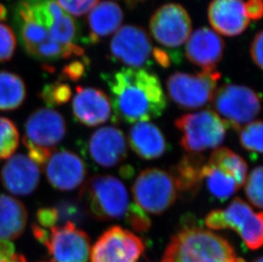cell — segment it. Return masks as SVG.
<instances>
[{
	"label": "cell",
	"instance_id": "obj_29",
	"mask_svg": "<svg viewBox=\"0 0 263 262\" xmlns=\"http://www.w3.org/2000/svg\"><path fill=\"white\" fill-rule=\"evenodd\" d=\"M20 143L17 127L10 119L0 117V160L14 155Z\"/></svg>",
	"mask_w": 263,
	"mask_h": 262
},
{
	"label": "cell",
	"instance_id": "obj_5",
	"mask_svg": "<svg viewBox=\"0 0 263 262\" xmlns=\"http://www.w3.org/2000/svg\"><path fill=\"white\" fill-rule=\"evenodd\" d=\"M15 24L26 52L37 61L49 63L81 57L85 52L80 45L64 46L55 41L46 28L18 4L15 10Z\"/></svg>",
	"mask_w": 263,
	"mask_h": 262
},
{
	"label": "cell",
	"instance_id": "obj_34",
	"mask_svg": "<svg viewBox=\"0 0 263 262\" xmlns=\"http://www.w3.org/2000/svg\"><path fill=\"white\" fill-rule=\"evenodd\" d=\"M16 38L11 27L0 23V63L10 61L16 50Z\"/></svg>",
	"mask_w": 263,
	"mask_h": 262
},
{
	"label": "cell",
	"instance_id": "obj_25",
	"mask_svg": "<svg viewBox=\"0 0 263 262\" xmlns=\"http://www.w3.org/2000/svg\"><path fill=\"white\" fill-rule=\"evenodd\" d=\"M28 213L21 201L0 194V239H16L23 235L28 224Z\"/></svg>",
	"mask_w": 263,
	"mask_h": 262
},
{
	"label": "cell",
	"instance_id": "obj_33",
	"mask_svg": "<svg viewBox=\"0 0 263 262\" xmlns=\"http://www.w3.org/2000/svg\"><path fill=\"white\" fill-rule=\"evenodd\" d=\"M262 167L257 166L251 171L246 183L245 192L248 200L256 208H262Z\"/></svg>",
	"mask_w": 263,
	"mask_h": 262
},
{
	"label": "cell",
	"instance_id": "obj_39",
	"mask_svg": "<svg viewBox=\"0 0 263 262\" xmlns=\"http://www.w3.org/2000/svg\"><path fill=\"white\" fill-rule=\"evenodd\" d=\"M262 31L256 35L251 47V54L255 64L261 69L262 68Z\"/></svg>",
	"mask_w": 263,
	"mask_h": 262
},
{
	"label": "cell",
	"instance_id": "obj_40",
	"mask_svg": "<svg viewBox=\"0 0 263 262\" xmlns=\"http://www.w3.org/2000/svg\"><path fill=\"white\" fill-rule=\"evenodd\" d=\"M243 8L246 16L250 19L260 20L262 16V0H248Z\"/></svg>",
	"mask_w": 263,
	"mask_h": 262
},
{
	"label": "cell",
	"instance_id": "obj_17",
	"mask_svg": "<svg viewBox=\"0 0 263 262\" xmlns=\"http://www.w3.org/2000/svg\"><path fill=\"white\" fill-rule=\"evenodd\" d=\"M90 160L102 168H112L124 162L128 155L126 139L117 127L105 126L95 131L86 143Z\"/></svg>",
	"mask_w": 263,
	"mask_h": 262
},
{
	"label": "cell",
	"instance_id": "obj_9",
	"mask_svg": "<svg viewBox=\"0 0 263 262\" xmlns=\"http://www.w3.org/2000/svg\"><path fill=\"white\" fill-rule=\"evenodd\" d=\"M132 194L145 212L161 215L174 204L178 193L171 174L161 169L148 168L137 176Z\"/></svg>",
	"mask_w": 263,
	"mask_h": 262
},
{
	"label": "cell",
	"instance_id": "obj_43",
	"mask_svg": "<svg viewBox=\"0 0 263 262\" xmlns=\"http://www.w3.org/2000/svg\"><path fill=\"white\" fill-rule=\"evenodd\" d=\"M0 262H27L25 256L23 255H17L15 254L10 260H3L0 259Z\"/></svg>",
	"mask_w": 263,
	"mask_h": 262
},
{
	"label": "cell",
	"instance_id": "obj_26",
	"mask_svg": "<svg viewBox=\"0 0 263 262\" xmlns=\"http://www.w3.org/2000/svg\"><path fill=\"white\" fill-rule=\"evenodd\" d=\"M27 98V87L15 72L0 71V111H14L23 106Z\"/></svg>",
	"mask_w": 263,
	"mask_h": 262
},
{
	"label": "cell",
	"instance_id": "obj_23",
	"mask_svg": "<svg viewBox=\"0 0 263 262\" xmlns=\"http://www.w3.org/2000/svg\"><path fill=\"white\" fill-rule=\"evenodd\" d=\"M205 158L199 154L185 155L179 163L172 167V176L177 193L186 198L194 197L199 193L203 182V169Z\"/></svg>",
	"mask_w": 263,
	"mask_h": 262
},
{
	"label": "cell",
	"instance_id": "obj_15",
	"mask_svg": "<svg viewBox=\"0 0 263 262\" xmlns=\"http://www.w3.org/2000/svg\"><path fill=\"white\" fill-rule=\"evenodd\" d=\"M110 50L115 60L132 68H141L151 63L153 48L148 35L137 26L119 28L112 39Z\"/></svg>",
	"mask_w": 263,
	"mask_h": 262
},
{
	"label": "cell",
	"instance_id": "obj_6",
	"mask_svg": "<svg viewBox=\"0 0 263 262\" xmlns=\"http://www.w3.org/2000/svg\"><path fill=\"white\" fill-rule=\"evenodd\" d=\"M211 102L226 126L234 130L252 123L261 111V97L245 85H222L215 91Z\"/></svg>",
	"mask_w": 263,
	"mask_h": 262
},
{
	"label": "cell",
	"instance_id": "obj_44",
	"mask_svg": "<svg viewBox=\"0 0 263 262\" xmlns=\"http://www.w3.org/2000/svg\"><path fill=\"white\" fill-rule=\"evenodd\" d=\"M7 15L8 12L7 10H6V8H5L4 5L0 4V23L3 22V21L6 20Z\"/></svg>",
	"mask_w": 263,
	"mask_h": 262
},
{
	"label": "cell",
	"instance_id": "obj_20",
	"mask_svg": "<svg viewBox=\"0 0 263 262\" xmlns=\"http://www.w3.org/2000/svg\"><path fill=\"white\" fill-rule=\"evenodd\" d=\"M224 51V42L216 32L202 27L190 35L186 43L187 59L204 72L216 71Z\"/></svg>",
	"mask_w": 263,
	"mask_h": 262
},
{
	"label": "cell",
	"instance_id": "obj_14",
	"mask_svg": "<svg viewBox=\"0 0 263 262\" xmlns=\"http://www.w3.org/2000/svg\"><path fill=\"white\" fill-rule=\"evenodd\" d=\"M150 31L160 45L179 47L191 34V19L181 5L167 4L154 13L150 21Z\"/></svg>",
	"mask_w": 263,
	"mask_h": 262
},
{
	"label": "cell",
	"instance_id": "obj_3",
	"mask_svg": "<svg viewBox=\"0 0 263 262\" xmlns=\"http://www.w3.org/2000/svg\"><path fill=\"white\" fill-rule=\"evenodd\" d=\"M79 202L87 215L102 221L125 219L132 203L124 183L109 175L90 177L80 189Z\"/></svg>",
	"mask_w": 263,
	"mask_h": 262
},
{
	"label": "cell",
	"instance_id": "obj_31",
	"mask_svg": "<svg viewBox=\"0 0 263 262\" xmlns=\"http://www.w3.org/2000/svg\"><path fill=\"white\" fill-rule=\"evenodd\" d=\"M72 91L68 84L60 82L48 84L40 92L39 97L49 108L62 106L72 98Z\"/></svg>",
	"mask_w": 263,
	"mask_h": 262
},
{
	"label": "cell",
	"instance_id": "obj_24",
	"mask_svg": "<svg viewBox=\"0 0 263 262\" xmlns=\"http://www.w3.org/2000/svg\"><path fill=\"white\" fill-rule=\"evenodd\" d=\"M123 19V11L116 3L112 1L97 3L88 15L89 40L92 43L98 42L101 38L107 37L117 32Z\"/></svg>",
	"mask_w": 263,
	"mask_h": 262
},
{
	"label": "cell",
	"instance_id": "obj_37",
	"mask_svg": "<svg viewBox=\"0 0 263 262\" xmlns=\"http://www.w3.org/2000/svg\"><path fill=\"white\" fill-rule=\"evenodd\" d=\"M86 62L75 61L66 65L62 70V79H67L70 81H79L86 73Z\"/></svg>",
	"mask_w": 263,
	"mask_h": 262
},
{
	"label": "cell",
	"instance_id": "obj_38",
	"mask_svg": "<svg viewBox=\"0 0 263 262\" xmlns=\"http://www.w3.org/2000/svg\"><path fill=\"white\" fill-rule=\"evenodd\" d=\"M36 218H37V225L40 226L43 228H53L57 225L58 221V215L55 210V207H45V208H40L37 210L36 213Z\"/></svg>",
	"mask_w": 263,
	"mask_h": 262
},
{
	"label": "cell",
	"instance_id": "obj_16",
	"mask_svg": "<svg viewBox=\"0 0 263 262\" xmlns=\"http://www.w3.org/2000/svg\"><path fill=\"white\" fill-rule=\"evenodd\" d=\"M43 171L50 185L62 192L74 190L80 186L87 174L82 158L68 150L53 152Z\"/></svg>",
	"mask_w": 263,
	"mask_h": 262
},
{
	"label": "cell",
	"instance_id": "obj_21",
	"mask_svg": "<svg viewBox=\"0 0 263 262\" xmlns=\"http://www.w3.org/2000/svg\"><path fill=\"white\" fill-rule=\"evenodd\" d=\"M243 0H213L209 6V21L219 33L234 37L245 31L250 24Z\"/></svg>",
	"mask_w": 263,
	"mask_h": 262
},
{
	"label": "cell",
	"instance_id": "obj_36",
	"mask_svg": "<svg viewBox=\"0 0 263 262\" xmlns=\"http://www.w3.org/2000/svg\"><path fill=\"white\" fill-rule=\"evenodd\" d=\"M126 222L138 233H145L151 228V220L137 203H132L125 218Z\"/></svg>",
	"mask_w": 263,
	"mask_h": 262
},
{
	"label": "cell",
	"instance_id": "obj_2",
	"mask_svg": "<svg viewBox=\"0 0 263 262\" xmlns=\"http://www.w3.org/2000/svg\"><path fill=\"white\" fill-rule=\"evenodd\" d=\"M162 262H246L228 240L211 231L186 227L175 234Z\"/></svg>",
	"mask_w": 263,
	"mask_h": 262
},
{
	"label": "cell",
	"instance_id": "obj_28",
	"mask_svg": "<svg viewBox=\"0 0 263 262\" xmlns=\"http://www.w3.org/2000/svg\"><path fill=\"white\" fill-rule=\"evenodd\" d=\"M203 181L209 193L220 201L228 200L240 188L232 176L207 163L203 169Z\"/></svg>",
	"mask_w": 263,
	"mask_h": 262
},
{
	"label": "cell",
	"instance_id": "obj_27",
	"mask_svg": "<svg viewBox=\"0 0 263 262\" xmlns=\"http://www.w3.org/2000/svg\"><path fill=\"white\" fill-rule=\"evenodd\" d=\"M207 163L232 176L240 188L246 182L248 171L247 163L242 157L230 149L226 147L216 149L211 154Z\"/></svg>",
	"mask_w": 263,
	"mask_h": 262
},
{
	"label": "cell",
	"instance_id": "obj_19",
	"mask_svg": "<svg viewBox=\"0 0 263 262\" xmlns=\"http://www.w3.org/2000/svg\"><path fill=\"white\" fill-rule=\"evenodd\" d=\"M41 170L23 154H14L8 158L0 171L4 188L14 195L32 194L40 185Z\"/></svg>",
	"mask_w": 263,
	"mask_h": 262
},
{
	"label": "cell",
	"instance_id": "obj_12",
	"mask_svg": "<svg viewBox=\"0 0 263 262\" xmlns=\"http://www.w3.org/2000/svg\"><path fill=\"white\" fill-rule=\"evenodd\" d=\"M144 250L142 238L130 231L114 226L100 236L89 257L91 262H137Z\"/></svg>",
	"mask_w": 263,
	"mask_h": 262
},
{
	"label": "cell",
	"instance_id": "obj_10",
	"mask_svg": "<svg viewBox=\"0 0 263 262\" xmlns=\"http://www.w3.org/2000/svg\"><path fill=\"white\" fill-rule=\"evenodd\" d=\"M220 78L221 73L216 70L197 74L175 72L167 79V92L181 108H199L211 102Z\"/></svg>",
	"mask_w": 263,
	"mask_h": 262
},
{
	"label": "cell",
	"instance_id": "obj_32",
	"mask_svg": "<svg viewBox=\"0 0 263 262\" xmlns=\"http://www.w3.org/2000/svg\"><path fill=\"white\" fill-rule=\"evenodd\" d=\"M58 213V221L65 223L71 222L72 224H80L85 220V213L80 202L63 199L57 203L55 206Z\"/></svg>",
	"mask_w": 263,
	"mask_h": 262
},
{
	"label": "cell",
	"instance_id": "obj_13",
	"mask_svg": "<svg viewBox=\"0 0 263 262\" xmlns=\"http://www.w3.org/2000/svg\"><path fill=\"white\" fill-rule=\"evenodd\" d=\"M44 245L51 262H88L90 255L89 236L71 222L50 228Z\"/></svg>",
	"mask_w": 263,
	"mask_h": 262
},
{
	"label": "cell",
	"instance_id": "obj_35",
	"mask_svg": "<svg viewBox=\"0 0 263 262\" xmlns=\"http://www.w3.org/2000/svg\"><path fill=\"white\" fill-rule=\"evenodd\" d=\"M60 7L68 15L83 16L97 5L98 0H55Z\"/></svg>",
	"mask_w": 263,
	"mask_h": 262
},
{
	"label": "cell",
	"instance_id": "obj_46",
	"mask_svg": "<svg viewBox=\"0 0 263 262\" xmlns=\"http://www.w3.org/2000/svg\"><path fill=\"white\" fill-rule=\"evenodd\" d=\"M37 262H48V261H37Z\"/></svg>",
	"mask_w": 263,
	"mask_h": 262
},
{
	"label": "cell",
	"instance_id": "obj_45",
	"mask_svg": "<svg viewBox=\"0 0 263 262\" xmlns=\"http://www.w3.org/2000/svg\"><path fill=\"white\" fill-rule=\"evenodd\" d=\"M253 262H263L262 257H261V256H260V257L257 258L256 260H254Z\"/></svg>",
	"mask_w": 263,
	"mask_h": 262
},
{
	"label": "cell",
	"instance_id": "obj_11",
	"mask_svg": "<svg viewBox=\"0 0 263 262\" xmlns=\"http://www.w3.org/2000/svg\"><path fill=\"white\" fill-rule=\"evenodd\" d=\"M18 5L44 26L55 41L64 46L77 45V23L55 0H21Z\"/></svg>",
	"mask_w": 263,
	"mask_h": 262
},
{
	"label": "cell",
	"instance_id": "obj_41",
	"mask_svg": "<svg viewBox=\"0 0 263 262\" xmlns=\"http://www.w3.org/2000/svg\"><path fill=\"white\" fill-rule=\"evenodd\" d=\"M15 255V246L10 240L0 239V259L10 260Z\"/></svg>",
	"mask_w": 263,
	"mask_h": 262
},
{
	"label": "cell",
	"instance_id": "obj_22",
	"mask_svg": "<svg viewBox=\"0 0 263 262\" xmlns=\"http://www.w3.org/2000/svg\"><path fill=\"white\" fill-rule=\"evenodd\" d=\"M128 139L132 150L145 160L161 158L168 149L164 133L149 122L136 123L129 129Z\"/></svg>",
	"mask_w": 263,
	"mask_h": 262
},
{
	"label": "cell",
	"instance_id": "obj_30",
	"mask_svg": "<svg viewBox=\"0 0 263 262\" xmlns=\"http://www.w3.org/2000/svg\"><path fill=\"white\" fill-rule=\"evenodd\" d=\"M262 122L253 121L240 129L239 141L246 151L253 158H258L262 153Z\"/></svg>",
	"mask_w": 263,
	"mask_h": 262
},
{
	"label": "cell",
	"instance_id": "obj_4",
	"mask_svg": "<svg viewBox=\"0 0 263 262\" xmlns=\"http://www.w3.org/2000/svg\"><path fill=\"white\" fill-rule=\"evenodd\" d=\"M67 134L64 117L55 109L41 107L28 117L25 123L23 142L28 157L40 170Z\"/></svg>",
	"mask_w": 263,
	"mask_h": 262
},
{
	"label": "cell",
	"instance_id": "obj_18",
	"mask_svg": "<svg viewBox=\"0 0 263 262\" xmlns=\"http://www.w3.org/2000/svg\"><path fill=\"white\" fill-rule=\"evenodd\" d=\"M72 109L75 119L85 126H97L110 119L114 120L109 97L97 88L78 86Z\"/></svg>",
	"mask_w": 263,
	"mask_h": 262
},
{
	"label": "cell",
	"instance_id": "obj_8",
	"mask_svg": "<svg viewBox=\"0 0 263 262\" xmlns=\"http://www.w3.org/2000/svg\"><path fill=\"white\" fill-rule=\"evenodd\" d=\"M181 133V146L189 154H199L221 146L228 127L211 110L185 114L175 122Z\"/></svg>",
	"mask_w": 263,
	"mask_h": 262
},
{
	"label": "cell",
	"instance_id": "obj_42",
	"mask_svg": "<svg viewBox=\"0 0 263 262\" xmlns=\"http://www.w3.org/2000/svg\"><path fill=\"white\" fill-rule=\"evenodd\" d=\"M153 54H154V60L161 67H168L171 66V57L166 51L159 48H155L153 50Z\"/></svg>",
	"mask_w": 263,
	"mask_h": 262
},
{
	"label": "cell",
	"instance_id": "obj_1",
	"mask_svg": "<svg viewBox=\"0 0 263 262\" xmlns=\"http://www.w3.org/2000/svg\"><path fill=\"white\" fill-rule=\"evenodd\" d=\"M114 113L112 122H148L161 116L166 97L156 75L142 68H123L106 76Z\"/></svg>",
	"mask_w": 263,
	"mask_h": 262
},
{
	"label": "cell",
	"instance_id": "obj_7",
	"mask_svg": "<svg viewBox=\"0 0 263 262\" xmlns=\"http://www.w3.org/2000/svg\"><path fill=\"white\" fill-rule=\"evenodd\" d=\"M204 222L212 230L235 231L250 250H258L262 245V213H254L251 206L240 198H234L225 210L209 213Z\"/></svg>",
	"mask_w": 263,
	"mask_h": 262
}]
</instances>
